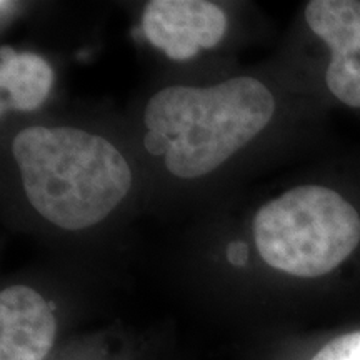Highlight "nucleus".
Segmentation results:
<instances>
[{"label": "nucleus", "instance_id": "obj_1", "mask_svg": "<svg viewBox=\"0 0 360 360\" xmlns=\"http://www.w3.org/2000/svg\"><path fill=\"white\" fill-rule=\"evenodd\" d=\"M30 204L67 231L101 222L132 186L127 160L107 139L74 127H29L12 146Z\"/></svg>", "mask_w": 360, "mask_h": 360}, {"label": "nucleus", "instance_id": "obj_2", "mask_svg": "<svg viewBox=\"0 0 360 360\" xmlns=\"http://www.w3.org/2000/svg\"><path fill=\"white\" fill-rule=\"evenodd\" d=\"M276 101L262 82L236 77L214 87H167L148 102L143 122L170 142V174L197 179L212 172L272 119Z\"/></svg>", "mask_w": 360, "mask_h": 360}, {"label": "nucleus", "instance_id": "obj_3", "mask_svg": "<svg viewBox=\"0 0 360 360\" xmlns=\"http://www.w3.org/2000/svg\"><path fill=\"white\" fill-rule=\"evenodd\" d=\"M254 237L270 267L295 277H321L357 249L360 215L332 188L295 187L260 207Z\"/></svg>", "mask_w": 360, "mask_h": 360}, {"label": "nucleus", "instance_id": "obj_4", "mask_svg": "<svg viewBox=\"0 0 360 360\" xmlns=\"http://www.w3.org/2000/svg\"><path fill=\"white\" fill-rule=\"evenodd\" d=\"M227 17L205 0H152L142 13V32L172 60H187L224 39Z\"/></svg>", "mask_w": 360, "mask_h": 360}, {"label": "nucleus", "instance_id": "obj_5", "mask_svg": "<svg viewBox=\"0 0 360 360\" xmlns=\"http://www.w3.org/2000/svg\"><path fill=\"white\" fill-rule=\"evenodd\" d=\"M305 20L330 49L328 90L345 105L360 109V2L312 0L305 7Z\"/></svg>", "mask_w": 360, "mask_h": 360}, {"label": "nucleus", "instance_id": "obj_6", "mask_svg": "<svg viewBox=\"0 0 360 360\" xmlns=\"http://www.w3.org/2000/svg\"><path fill=\"white\" fill-rule=\"evenodd\" d=\"M57 321L52 305L27 285L0 294V360H44L53 347Z\"/></svg>", "mask_w": 360, "mask_h": 360}, {"label": "nucleus", "instance_id": "obj_7", "mask_svg": "<svg viewBox=\"0 0 360 360\" xmlns=\"http://www.w3.org/2000/svg\"><path fill=\"white\" fill-rule=\"evenodd\" d=\"M53 84V70L44 57L32 52L0 51L2 112H30L47 101Z\"/></svg>", "mask_w": 360, "mask_h": 360}, {"label": "nucleus", "instance_id": "obj_8", "mask_svg": "<svg viewBox=\"0 0 360 360\" xmlns=\"http://www.w3.org/2000/svg\"><path fill=\"white\" fill-rule=\"evenodd\" d=\"M310 360H360V330L330 340Z\"/></svg>", "mask_w": 360, "mask_h": 360}, {"label": "nucleus", "instance_id": "obj_9", "mask_svg": "<svg viewBox=\"0 0 360 360\" xmlns=\"http://www.w3.org/2000/svg\"><path fill=\"white\" fill-rule=\"evenodd\" d=\"M143 143H146V148L148 152H150L152 155H167L169 150H170V142L167 139L164 137V135L159 134V132H152V130H148L146 134V137H143Z\"/></svg>", "mask_w": 360, "mask_h": 360}, {"label": "nucleus", "instance_id": "obj_10", "mask_svg": "<svg viewBox=\"0 0 360 360\" xmlns=\"http://www.w3.org/2000/svg\"><path fill=\"white\" fill-rule=\"evenodd\" d=\"M247 257H249V247L244 242H232L227 249V260L232 265H245Z\"/></svg>", "mask_w": 360, "mask_h": 360}]
</instances>
